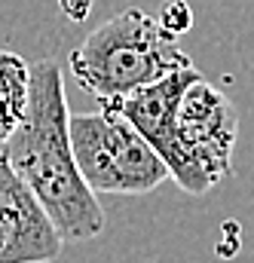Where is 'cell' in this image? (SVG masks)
Instances as JSON below:
<instances>
[{
    "label": "cell",
    "instance_id": "obj_1",
    "mask_svg": "<svg viewBox=\"0 0 254 263\" xmlns=\"http://www.w3.org/2000/svg\"><path fill=\"white\" fill-rule=\"evenodd\" d=\"M67 120L64 73L56 62L43 59L31 65L25 117L0 147L9 168L43 205L62 242H89L104 233V208L77 168Z\"/></svg>",
    "mask_w": 254,
    "mask_h": 263
},
{
    "label": "cell",
    "instance_id": "obj_2",
    "mask_svg": "<svg viewBox=\"0 0 254 263\" xmlns=\"http://www.w3.org/2000/svg\"><path fill=\"white\" fill-rule=\"evenodd\" d=\"M67 65L89 95L117 101L193 62L178 46V37H172L150 12L129 6L89 31L67 55Z\"/></svg>",
    "mask_w": 254,
    "mask_h": 263
},
{
    "label": "cell",
    "instance_id": "obj_3",
    "mask_svg": "<svg viewBox=\"0 0 254 263\" xmlns=\"http://www.w3.org/2000/svg\"><path fill=\"white\" fill-rule=\"evenodd\" d=\"M236 138H239L236 104L205 77L193 80L178 101L169 147L162 153L169 178L190 196L208 193L217 181L233 175Z\"/></svg>",
    "mask_w": 254,
    "mask_h": 263
},
{
    "label": "cell",
    "instance_id": "obj_4",
    "mask_svg": "<svg viewBox=\"0 0 254 263\" xmlns=\"http://www.w3.org/2000/svg\"><path fill=\"white\" fill-rule=\"evenodd\" d=\"M67 132L77 168L95 196H147L169 181L159 153L107 104L95 114H70Z\"/></svg>",
    "mask_w": 254,
    "mask_h": 263
},
{
    "label": "cell",
    "instance_id": "obj_5",
    "mask_svg": "<svg viewBox=\"0 0 254 263\" xmlns=\"http://www.w3.org/2000/svg\"><path fill=\"white\" fill-rule=\"evenodd\" d=\"M64 242L0 147V263H52Z\"/></svg>",
    "mask_w": 254,
    "mask_h": 263
},
{
    "label": "cell",
    "instance_id": "obj_6",
    "mask_svg": "<svg viewBox=\"0 0 254 263\" xmlns=\"http://www.w3.org/2000/svg\"><path fill=\"white\" fill-rule=\"evenodd\" d=\"M202 73L196 70V65L181 67L175 73H166L162 80L132 92L126 98H117V101H101L107 104L111 110H117L120 117H126L135 129L141 132V138L159 153H166L169 147V135H172V120H175V110H178V101L184 95V89L190 86L193 80H199Z\"/></svg>",
    "mask_w": 254,
    "mask_h": 263
},
{
    "label": "cell",
    "instance_id": "obj_7",
    "mask_svg": "<svg viewBox=\"0 0 254 263\" xmlns=\"http://www.w3.org/2000/svg\"><path fill=\"white\" fill-rule=\"evenodd\" d=\"M28 86H31V65L15 52L0 49V144L25 117Z\"/></svg>",
    "mask_w": 254,
    "mask_h": 263
},
{
    "label": "cell",
    "instance_id": "obj_8",
    "mask_svg": "<svg viewBox=\"0 0 254 263\" xmlns=\"http://www.w3.org/2000/svg\"><path fill=\"white\" fill-rule=\"evenodd\" d=\"M156 22H159L172 37H181V34L193 25V12H190V6H187L184 0H169V3L162 6V12H159Z\"/></svg>",
    "mask_w": 254,
    "mask_h": 263
},
{
    "label": "cell",
    "instance_id": "obj_9",
    "mask_svg": "<svg viewBox=\"0 0 254 263\" xmlns=\"http://www.w3.org/2000/svg\"><path fill=\"white\" fill-rule=\"evenodd\" d=\"M62 9H64L67 18L83 22V18L89 15V9H92V0H62Z\"/></svg>",
    "mask_w": 254,
    "mask_h": 263
}]
</instances>
